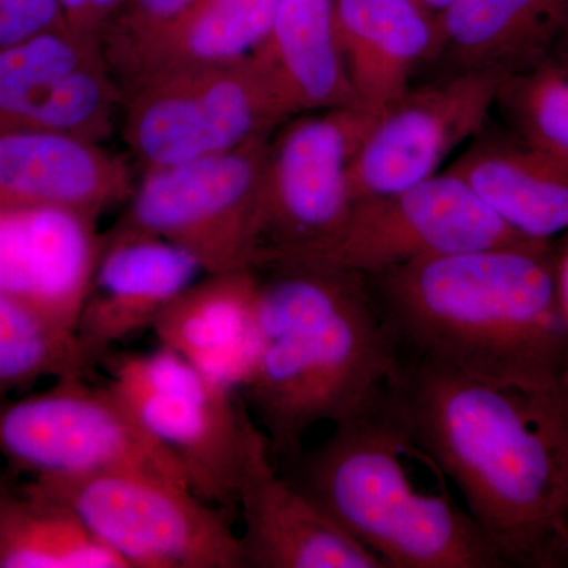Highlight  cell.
<instances>
[{"label": "cell", "mask_w": 568, "mask_h": 568, "mask_svg": "<svg viewBox=\"0 0 568 568\" xmlns=\"http://www.w3.org/2000/svg\"><path fill=\"white\" fill-rule=\"evenodd\" d=\"M398 355L384 413L454 481L500 566L568 562V386L496 387Z\"/></svg>", "instance_id": "6da1fadb"}, {"label": "cell", "mask_w": 568, "mask_h": 568, "mask_svg": "<svg viewBox=\"0 0 568 568\" xmlns=\"http://www.w3.org/2000/svg\"><path fill=\"white\" fill-rule=\"evenodd\" d=\"M364 278L398 354L496 387L568 386V320L545 242L435 254Z\"/></svg>", "instance_id": "7a4b0ae2"}, {"label": "cell", "mask_w": 568, "mask_h": 568, "mask_svg": "<svg viewBox=\"0 0 568 568\" xmlns=\"http://www.w3.org/2000/svg\"><path fill=\"white\" fill-rule=\"evenodd\" d=\"M256 271L257 351L241 394L271 457L294 458L313 426L339 424L379 402L398 349L364 275L276 263Z\"/></svg>", "instance_id": "3957f363"}, {"label": "cell", "mask_w": 568, "mask_h": 568, "mask_svg": "<svg viewBox=\"0 0 568 568\" xmlns=\"http://www.w3.org/2000/svg\"><path fill=\"white\" fill-rule=\"evenodd\" d=\"M407 450L379 398L294 457L287 477L386 568L503 567L466 508L414 484Z\"/></svg>", "instance_id": "277c9868"}, {"label": "cell", "mask_w": 568, "mask_h": 568, "mask_svg": "<svg viewBox=\"0 0 568 568\" xmlns=\"http://www.w3.org/2000/svg\"><path fill=\"white\" fill-rule=\"evenodd\" d=\"M22 487L69 508L125 568H245L223 507L174 478L115 470L29 478Z\"/></svg>", "instance_id": "5b68a950"}, {"label": "cell", "mask_w": 568, "mask_h": 568, "mask_svg": "<svg viewBox=\"0 0 568 568\" xmlns=\"http://www.w3.org/2000/svg\"><path fill=\"white\" fill-rule=\"evenodd\" d=\"M106 361V386L134 424L181 466L190 487L216 506H237L254 425L239 392L163 346L108 354Z\"/></svg>", "instance_id": "8992f818"}, {"label": "cell", "mask_w": 568, "mask_h": 568, "mask_svg": "<svg viewBox=\"0 0 568 568\" xmlns=\"http://www.w3.org/2000/svg\"><path fill=\"white\" fill-rule=\"evenodd\" d=\"M287 119L250 58L160 74L122 97V136L140 173L235 151Z\"/></svg>", "instance_id": "52a82bcc"}, {"label": "cell", "mask_w": 568, "mask_h": 568, "mask_svg": "<svg viewBox=\"0 0 568 568\" xmlns=\"http://www.w3.org/2000/svg\"><path fill=\"white\" fill-rule=\"evenodd\" d=\"M271 136L235 151L140 173L121 230L156 235L196 257L205 274L253 271Z\"/></svg>", "instance_id": "ba28073f"}, {"label": "cell", "mask_w": 568, "mask_h": 568, "mask_svg": "<svg viewBox=\"0 0 568 568\" xmlns=\"http://www.w3.org/2000/svg\"><path fill=\"white\" fill-rule=\"evenodd\" d=\"M0 457L29 478L144 470L190 487L181 466L134 424L111 388L93 386L85 375L59 377L0 405Z\"/></svg>", "instance_id": "9c48e42d"}, {"label": "cell", "mask_w": 568, "mask_h": 568, "mask_svg": "<svg viewBox=\"0 0 568 568\" xmlns=\"http://www.w3.org/2000/svg\"><path fill=\"white\" fill-rule=\"evenodd\" d=\"M377 114L361 106L305 112L268 140L257 267L295 260L334 233L353 207L351 171Z\"/></svg>", "instance_id": "30bf717a"}, {"label": "cell", "mask_w": 568, "mask_h": 568, "mask_svg": "<svg viewBox=\"0 0 568 568\" xmlns=\"http://www.w3.org/2000/svg\"><path fill=\"white\" fill-rule=\"evenodd\" d=\"M525 244L538 242L515 233L446 171L403 192L357 201L334 233L284 263L369 275L435 254Z\"/></svg>", "instance_id": "8fae6325"}, {"label": "cell", "mask_w": 568, "mask_h": 568, "mask_svg": "<svg viewBox=\"0 0 568 568\" xmlns=\"http://www.w3.org/2000/svg\"><path fill=\"white\" fill-rule=\"evenodd\" d=\"M508 77L467 70L409 88L377 114L351 171L353 203L435 178L444 160L484 129Z\"/></svg>", "instance_id": "7c38bea8"}, {"label": "cell", "mask_w": 568, "mask_h": 568, "mask_svg": "<svg viewBox=\"0 0 568 568\" xmlns=\"http://www.w3.org/2000/svg\"><path fill=\"white\" fill-rule=\"evenodd\" d=\"M122 93L99 40L62 24L0 52V133L58 132L103 142Z\"/></svg>", "instance_id": "4fadbf2b"}, {"label": "cell", "mask_w": 568, "mask_h": 568, "mask_svg": "<svg viewBox=\"0 0 568 568\" xmlns=\"http://www.w3.org/2000/svg\"><path fill=\"white\" fill-rule=\"evenodd\" d=\"M237 506L245 568H386L287 476L260 426L250 432Z\"/></svg>", "instance_id": "5bb4252c"}, {"label": "cell", "mask_w": 568, "mask_h": 568, "mask_svg": "<svg viewBox=\"0 0 568 568\" xmlns=\"http://www.w3.org/2000/svg\"><path fill=\"white\" fill-rule=\"evenodd\" d=\"M205 274L196 257L156 235L112 226L77 323V338L89 364L112 346L152 328L175 298Z\"/></svg>", "instance_id": "9a60e30c"}, {"label": "cell", "mask_w": 568, "mask_h": 568, "mask_svg": "<svg viewBox=\"0 0 568 568\" xmlns=\"http://www.w3.org/2000/svg\"><path fill=\"white\" fill-rule=\"evenodd\" d=\"M102 235L80 212L0 200V293L77 334Z\"/></svg>", "instance_id": "2e32d148"}, {"label": "cell", "mask_w": 568, "mask_h": 568, "mask_svg": "<svg viewBox=\"0 0 568 568\" xmlns=\"http://www.w3.org/2000/svg\"><path fill=\"white\" fill-rule=\"evenodd\" d=\"M134 175L102 142L58 132L0 133V200L52 205L99 222L132 196Z\"/></svg>", "instance_id": "e0dca14e"}, {"label": "cell", "mask_w": 568, "mask_h": 568, "mask_svg": "<svg viewBox=\"0 0 568 568\" xmlns=\"http://www.w3.org/2000/svg\"><path fill=\"white\" fill-rule=\"evenodd\" d=\"M257 291L256 268L204 274L164 310L152 331L160 346L241 392L257 351Z\"/></svg>", "instance_id": "ac0fdd59"}, {"label": "cell", "mask_w": 568, "mask_h": 568, "mask_svg": "<svg viewBox=\"0 0 568 568\" xmlns=\"http://www.w3.org/2000/svg\"><path fill=\"white\" fill-rule=\"evenodd\" d=\"M336 32L358 106L379 114L435 59L437 21L417 0H334Z\"/></svg>", "instance_id": "d6986e66"}, {"label": "cell", "mask_w": 568, "mask_h": 568, "mask_svg": "<svg viewBox=\"0 0 568 568\" xmlns=\"http://www.w3.org/2000/svg\"><path fill=\"white\" fill-rule=\"evenodd\" d=\"M250 59L290 118L358 106L336 32L334 0H282Z\"/></svg>", "instance_id": "ffe728a7"}, {"label": "cell", "mask_w": 568, "mask_h": 568, "mask_svg": "<svg viewBox=\"0 0 568 568\" xmlns=\"http://www.w3.org/2000/svg\"><path fill=\"white\" fill-rule=\"evenodd\" d=\"M282 0H197L179 20L123 59L112 77L122 97L173 71L248 59L263 43Z\"/></svg>", "instance_id": "44dd1931"}, {"label": "cell", "mask_w": 568, "mask_h": 568, "mask_svg": "<svg viewBox=\"0 0 568 568\" xmlns=\"http://www.w3.org/2000/svg\"><path fill=\"white\" fill-rule=\"evenodd\" d=\"M447 171L529 241L568 230V164L534 145L521 151L481 138Z\"/></svg>", "instance_id": "7402d4cb"}, {"label": "cell", "mask_w": 568, "mask_h": 568, "mask_svg": "<svg viewBox=\"0 0 568 568\" xmlns=\"http://www.w3.org/2000/svg\"><path fill=\"white\" fill-rule=\"evenodd\" d=\"M568 20V0H455L437 18L435 59L454 63L455 73L497 70Z\"/></svg>", "instance_id": "603a6c76"}, {"label": "cell", "mask_w": 568, "mask_h": 568, "mask_svg": "<svg viewBox=\"0 0 568 568\" xmlns=\"http://www.w3.org/2000/svg\"><path fill=\"white\" fill-rule=\"evenodd\" d=\"M0 568H125L69 508L0 484Z\"/></svg>", "instance_id": "cb8c5ba5"}, {"label": "cell", "mask_w": 568, "mask_h": 568, "mask_svg": "<svg viewBox=\"0 0 568 568\" xmlns=\"http://www.w3.org/2000/svg\"><path fill=\"white\" fill-rule=\"evenodd\" d=\"M91 366L73 331L0 293V405Z\"/></svg>", "instance_id": "d4e9b609"}, {"label": "cell", "mask_w": 568, "mask_h": 568, "mask_svg": "<svg viewBox=\"0 0 568 568\" xmlns=\"http://www.w3.org/2000/svg\"><path fill=\"white\" fill-rule=\"evenodd\" d=\"M506 80L500 88L510 92L530 144L568 164V78L540 74L521 88L508 85Z\"/></svg>", "instance_id": "484cf974"}, {"label": "cell", "mask_w": 568, "mask_h": 568, "mask_svg": "<svg viewBox=\"0 0 568 568\" xmlns=\"http://www.w3.org/2000/svg\"><path fill=\"white\" fill-rule=\"evenodd\" d=\"M196 2L197 0H123L121 9L100 37V47L111 73L136 48L173 24Z\"/></svg>", "instance_id": "4316f807"}, {"label": "cell", "mask_w": 568, "mask_h": 568, "mask_svg": "<svg viewBox=\"0 0 568 568\" xmlns=\"http://www.w3.org/2000/svg\"><path fill=\"white\" fill-rule=\"evenodd\" d=\"M62 24L59 0H0V52Z\"/></svg>", "instance_id": "83f0119b"}, {"label": "cell", "mask_w": 568, "mask_h": 568, "mask_svg": "<svg viewBox=\"0 0 568 568\" xmlns=\"http://www.w3.org/2000/svg\"><path fill=\"white\" fill-rule=\"evenodd\" d=\"M123 0H59L67 26L99 40L121 9Z\"/></svg>", "instance_id": "f1b7e54d"}, {"label": "cell", "mask_w": 568, "mask_h": 568, "mask_svg": "<svg viewBox=\"0 0 568 568\" xmlns=\"http://www.w3.org/2000/svg\"><path fill=\"white\" fill-rule=\"evenodd\" d=\"M558 275L560 301H562L564 312H566V316L568 320V252L566 254V260H564L562 265H560Z\"/></svg>", "instance_id": "f546056e"}, {"label": "cell", "mask_w": 568, "mask_h": 568, "mask_svg": "<svg viewBox=\"0 0 568 568\" xmlns=\"http://www.w3.org/2000/svg\"><path fill=\"white\" fill-rule=\"evenodd\" d=\"M417 2L437 21V18H439L455 0H417Z\"/></svg>", "instance_id": "4dcf8cb0"}, {"label": "cell", "mask_w": 568, "mask_h": 568, "mask_svg": "<svg viewBox=\"0 0 568 568\" xmlns=\"http://www.w3.org/2000/svg\"><path fill=\"white\" fill-rule=\"evenodd\" d=\"M7 480V477H3L2 474H0V484H3V481Z\"/></svg>", "instance_id": "1f68e13d"}]
</instances>
